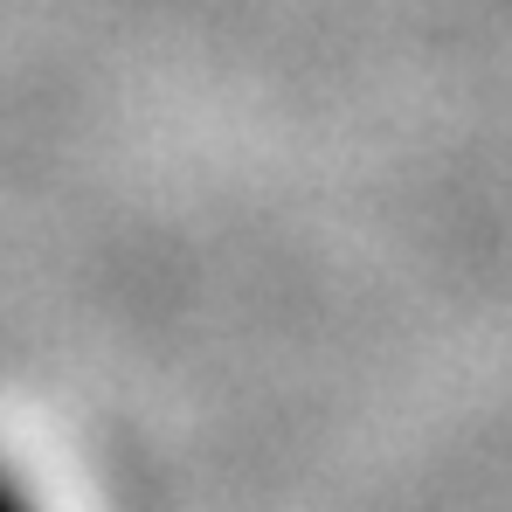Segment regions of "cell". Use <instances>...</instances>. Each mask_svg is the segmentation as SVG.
I'll return each mask as SVG.
<instances>
[{
    "instance_id": "obj_1",
    "label": "cell",
    "mask_w": 512,
    "mask_h": 512,
    "mask_svg": "<svg viewBox=\"0 0 512 512\" xmlns=\"http://www.w3.org/2000/svg\"><path fill=\"white\" fill-rule=\"evenodd\" d=\"M0 512H35V499H28V492H21L7 471H0Z\"/></svg>"
}]
</instances>
